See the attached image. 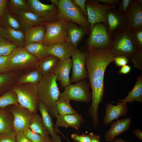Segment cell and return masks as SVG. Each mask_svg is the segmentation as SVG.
Instances as JSON below:
<instances>
[{"mask_svg": "<svg viewBox=\"0 0 142 142\" xmlns=\"http://www.w3.org/2000/svg\"><path fill=\"white\" fill-rule=\"evenodd\" d=\"M87 55L85 65L89 85L92 89V102L88 109L93 123L99 121L98 107L104 97V78L105 69L108 64L114 62L116 56L109 48L97 49L87 47Z\"/></svg>", "mask_w": 142, "mask_h": 142, "instance_id": "cell-1", "label": "cell"}, {"mask_svg": "<svg viewBox=\"0 0 142 142\" xmlns=\"http://www.w3.org/2000/svg\"><path fill=\"white\" fill-rule=\"evenodd\" d=\"M56 81V76L52 73L43 76L37 85L39 99L45 104L52 118L58 114L56 103L60 93Z\"/></svg>", "mask_w": 142, "mask_h": 142, "instance_id": "cell-2", "label": "cell"}, {"mask_svg": "<svg viewBox=\"0 0 142 142\" xmlns=\"http://www.w3.org/2000/svg\"><path fill=\"white\" fill-rule=\"evenodd\" d=\"M112 40L109 48L116 56H123L130 59L140 50L132 37L131 32L127 28L113 35Z\"/></svg>", "mask_w": 142, "mask_h": 142, "instance_id": "cell-3", "label": "cell"}, {"mask_svg": "<svg viewBox=\"0 0 142 142\" xmlns=\"http://www.w3.org/2000/svg\"><path fill=\"white\" fill-rule=\"evenodd\" d=\"M38 61L24 48L18 46L7 56L6 67L8 72H25L37 67Z\"/></svg>", "mask_w": 142, "mask_h": 142, "instance_id": "cell-4", "label": "cell"}, {"mask_svg": "<svg viewBox=\"0 0 142 142\" xmlns=\"http://www.w3.org/2000/svg\"><path fill=\"white\" fill-rule=\"evenodd\" d=\"M58 20L71 21L81 27L90 29L91 25L80 9L71 0H59L58 6Z\"/></svg>", "mask_w": 142, "mask_h": 142, "instance_id": "cell-5", "label": "cell"}, {"mask_svg": "<svg viewBox=\"0 0 142 142\" xmlns=\"http://www.w3.org/2000/svg\"><path fill=\"white\" fill-rule=\"evenodd\" d=\"M12 89L17 95L19 104L33 113L37 112L39 101L37 85L30 83L15 84Z\"/></svg>", "mask_w": 142, "mask_h": 142, "instance_id": "cell-6", "label": "cell"}, {"mask_svg": "<svg viewBox=\"0 0 142 142\" xmlns=\"http://www.w3.org/2000/svg\"><path fill=\"white\" fill-rule=\"evenodd\" d=\"M89 85V84L83 79L74 84H70L64 87V90L60 93L58 99L89 103L92 99Z\"/></svg>", "mask_w": 142, "mask_h": 142, "instance_id": "cell-7", "label": "cell"}, {"mask_svg": "<svg viewBox=\"0 0 142 142\" xmlns=\"http://www.w3.org/2000/svg\"><path fill=\"white\" fill-rule=\"evenodd\" d=\"M90 33L87 40L88 47L103 49L109 48L113 36L109 33L106 25L100 22L91 25Z\"/></svg>", "mask_w": 142, "mask_h": 142, "instance_id": "cell-8", "label": "cell"}, {"mask_svg": "<svg viewBox=\"0 0 142 142\" xmlns=\"http://www.w3.org/2000/svg\"><path fill=\"white\" fill-rule=\"evenodd\" d=\"M85 8L87 18L91 26L100 22L106 25V13L116 6L101 4L96 0H88L86 2Z\"/></svg>", "mask_w": 142, "mask_h": 142, "instance_id": "cell-9", "label": "cell"}, {"mask_svg": "<svg viewBox=\"0 0 142 142\" xmlns=\"http://www.w3.org/2000/svg\"><path fill=\"white\" fill-rule=\"evenodd\" d=\"M67 22L58 20L46 24V31L42 42L49 46L52 44L67 40L66 27Z\"/></svg>", "mask_w": 142, "mask_h": 142, "instance_id": "cell-10", "label": "cell"}, {"mask_svg": "<svg viewBox=\"0 0 142 142\" xmlns=\"http://www.w3.org/2000/svg\"><path fill=\"white\" fill-rule=\"evenodd\" d=\"M27 1L31 12L42 19L45 24L58 20V6L52 3L45 4L38 0H28Z\"/></svg>", "mask_w": 142, "mask_h": 142, "instance_id": "cell-11", "label": "cell"}, {"mask_svg": "<svg viewBox=\"0 0 142 142\" xmlns=\"http://www.w3.org/2000/svg\"><path fill=\"white\" fill-rule=\"evenodd\" d=\"M6 108L13 115L14 128L16 133L24 131L29 128L33 112L19 103L10 105Z\"/></svg>", "mask_w": 142, "mask_h": 142, "instance_id": "cell-12", "label": "cell"}, {"mask_svg": "<svg viewBox=\"0 0 142 142\" xmlns=\"http://www.w3.org/2000/svg\"><path fill=\"white\" fill-rule=\"evenodd\" d=\"M87 55V50L85 51L77 49L72 55V71L70 83L77 82L88 78L85 66Z\"/></svg>", "mask_w": 142, "mask_h": 142, "instance_id": "cell-13", "label": "cell"}, {"mask_svg": "<svg viewBox=\"0 0 142 142\" xmlns=\"http://www.w3.org/2000/svg\"><path fill=\"white\" fill-rule=\"evenodd\" d=\"M126 27L130 31L142 27V5L133 1L124 14Z\"/></svg>", "mask_w": 142, "mask_h": 142, "instance_id": "cell-14", "label": "cell"}, {"mask_svg": "<svg viewBox=\"0 0 142 142\" xmlns=\"http://www.w3.org/2000/svg\"><path fill=\"white\" fill-rule=\"evenodd\" d=\"M106 27L111 35L126 28L124 14L116 8L109 11L106 15Z\"/></svg>", "mask_w": 142, "mask_h": 142, "instance_id": "cell-15", "label": "cell"}, {"mask_svg": "<svg viewBox=\"0 0 142 142\" xmlns=\"http://www.w3.org/2000/svg\"><path fill=\"white\" fill-rule=\"evenodd\" d=\"M105 109V113L103 122L107 126L113 120H118L119 117L126 115L129 112L127 104L119 100L116 105L110 103H107Z\"/></svg>", "mask_w": 142, "mask_h": 142, "instance_id": "cell-16", "label": "cell"}, {"mask_svg": "<svg viewBox=\"0 0 142 142\" xmlns=\"http://www.w3.org/2000/svg\"><path fill=\"white\" fill-rule=\"evenodd\" d=\"M55 118L57 120L54 130L56 134L59 133L60 131L58 128L59 127L66 128L71 127L78 131L81 125L84 122L82 116L78 113L65 115L58 114Z\"/></svg>", "mask_w": 142, "mask_h": 142, "instance_id": "cell-17", "label": "cell"}, {"mask_svg": "<svg viewBox=\"0 0 142 142\" xmlns=\"http://www.w3.org/2000/svg\"><path fill=\"white\" fill-rule=\"evenodd\" d=\"M77 49L69 41L66 40L48 46V52L49 55L57 57L60 60H63L70 58Z\"/></svg>", "mask_w": 142, "mask_h": 142, "instance_id": "cell-18", "label": "cell"}, {"mask_svg": "<svg viewBox=\"0 0 142 142\" xmlns=\"http://www.w3.org/2000/svg\"><path fill=\"white\" fill-rule=\"evenodd\" d=\"M132 118L127 117L113 122L108 131L105 132L104 136L106 141L113 142L116 137L130 128Z\"/></svg>", "mask_w": 142, "mask_h": 142, "instance_id": "cell-19", "label": "cell"}, {"mask_svg": "<svg viewBox=\"0 0 142 142\" xmlns=\"http://www.w3.org/2000/svg\"><path fill=\"white\" fill-rule=\"evenodd\" d=\"M72 66V61L70 58L63 60H59L53 71L57 80L60 81L62 87L70 84L69 74Z\"/></svg>", "mask_w": 142, "mask_h": 142, "instance_id": "cell-20", "label": "cell"}, {"mask_svg": "<svg viewBox=\"0 0 142 142\" xmlns=\"http://www.w3.org/2000/svg\"><path fill=\"white\" fill-rule=\"evenodd\" d=\"M66 34L68 41L77 48L80 42L90 29L78 26L71 21H67Z\"/></svg>", "mask_w": 142, "mask_h": 142, "instance_id": "cell-21", "label": "cell"}, {"mask_svg": "<svg viewBox=\"0 0 142 142\" xmlns=\"http://www.w3.org/2000/svg\"><path fill=\"white\" fill-rule=\"evenodd\" d=\"M14 14L24 30L35 26L45 24L42 19L31 11H20Z\"/></svg>", "mask_w": 142, "mask_h": 142, "instance_id": "cell-22", "label": "cell"}, {"mask_svg": "<svg viewBox=\"0 0 142 142\" xmlns=\"http://www.w3.org/2000/svg\"><path fill=\"white\" fill-rule=\"evenodd\" d=\"M38 109L40 113L43 123L51 137L56 142H61L60 137L55 132L54 125L46 105L40 100L39 102Z\"/></svg>", "mask_w": 142, "mask_h": 142, "instance_id": "cell-23", "label": "cell"}, {"mask_svg": "<svg viewBox=\"0 0 142 142\" xmlns=\"http://www.w3.org/2000/svg\"><path fill=\"white\" fill-rule=\"evenodd\" d=\"M0 35L14 43L18 47L23 48L25 47V35L22 31L6 26H0Z\"/></svg>", "mask_w": 142, "mask_h": 142, "instance_id": "cell-24", "label": "cell"}, {"mask_svg": "<svg viewBox=\"0 0 142 142\" xmlns=\"http://www.w3.org/2000/svg\"><path fill=\"white\" fill-rule=\"evenodd\" d=\"M24 31L25 46L31 43L42 42L46 33V24L35 26Z\"/></svg>", "mask_w": 142, "mask_h": 142, "instance_id": "cell-25", "label": "cell"}, {"mask_svg": "<svg viewBox=\"0 0 142 142\" xmlns=\"http://www.w3.org/2000/svg\"><path fill=\"white\" fill-rule=\"evenodd\" d=\"M22 72L0 73V96L12 88Z\"/></svg>", "mask_w": 142, "mask_h": 142, "instance_id": "cell-26", "label": "cell"}, {"mask_svg": "<svg viewBox=\"0 0 142 142\" xmlns=\"http://www.w3.org/2000/svg\"><path fill=\"white\" fill-rule=\"evenodd\" d=\"M12 113L6 107L0 108V134L8 133L14 131Z\"/></svg>", "mask_w": 142, "mask_h": 142, "instance_id": "cell-27", "label": "cell"}, {"mask_svg": "<svg viewBox=\"0 0 142 142\" xmlns=\"http://www.w3.org/2000/svg\"><path fill=\"white\" fill-rule=\"evenodd\" d=\"M59 60L57 57L49 55L38 60L37 68L43 76L53 73Z\"/></svg>", "mask_w": 142, "mask_h": 142, "instance_id": "cell-28", "label": "cell"}, {"mask_svg": "<svg viewBox=\"0 0 142 142\" xmlns=\"http://www.w3.org/2000/svg\"><path fill=\"white\" fill-rule=\"evenodd\" d=\"M42 77L41 73L36 67L22 73L17 79L16 84L30 83L37 85Z\"/></svg>", "mask_w": 142, "mask_h": 142, "instance_id": "cell-29", "label": "cell"}, {"mask_svg": "<svg viewBox=\"0 0 142 142\" xmlns=\"http://www.w3.org/2000/svg\"><path fill=\"white\" fill-rule=\"evenodd\" d=\"M119 101L123 103H129L135 101L139 103L142 102V76L141 75L137 77L135 84L132 90L128 93L125 98Z\"/></svg>", "mask_w": 142, "mask_h": 142, "instance_id": "cell-30", "label": "cell"}, {"mask_svg": "<svg viewBox=\"0 0 142 142\" xmlns=\"http://www.w3.org/2000/svg\"><path fill=\"white\" fill-rule=\"evenodd\" d=\"M24 48L38 60L49 55L48 46L42 42L32 43L26 45Z\"/></svg>", "mask_w": 142, "mask_h": 142, "instance_id": "cell-31", "label": "cell"}, {"mask_svg": "<svg viewBox=\"0 0 142 142\" xmlns=\"http://www.w3.org/2000/svg\"><path fill=\"white\" fill-rule=\"evenodd\" d=\"M29 128L33 132L44 137L49 136V134L43 123L41 117L37 112L33 114L29 123Z\"/></svg>", "mask_w": 142, "mask_h": 142, "instance_id": "cell-32", "label": "cell"}, {"mask_svg": "<svg viewBox=\"0 0 142 142\" xmlns=\"http://www.w3.org/2000/svg\"><path fill=\"white\" fill-rule=\"evenodd\" d=\"M18 103L17 95L12 88L0 96V108Z\"/></svg>", "mask_w": 142, "mask_h": 142, "instance_id": "cell-33", "label": "cell"}, {"mask_svg": "<svg viewBox=\"0 0 142 142\" xmlns=\"http://www.w3.org/2000/svg\"><path fill=\"white\" fill-rule=\"evenodd\" d=\"M7 6L9 12L11 13L20 11H31L27 1L25 0H8Z\"/></svg>", "mask_w": 142, "mask_h": 142, "instance_id": "cell-34", "label": "cell"}, {"mask_svg": "<svg viewBox=\"0 0 142 142\" xmlns=\"http://www.w3.org/2000/svg\"><path fill=\"white\" fill-rule=\"evenodd\" d=\"M3 18L4 26L12 29L23 31V29L20 22L15 16L13 15L7 9Z\"/></svg>", "mask_w": 142, "mask_h": 142, "instance_id": "cell-35", "label": "cell"}, {"mask_svg": "<svg viewBox=\"0 0 142 142\" xmlns=\"http://www.w3.org/2000/svg\"><path fill=\"white\" fill-rule=\"evenodd\" d=\"M17 47L14 43L0 35V56L9 55Z\"/></svg>", "mask_w": 142, "mask_h": 142, "instance_id": "cell-36", "label": "cell"}, {"mask_svg": "<svg viewBox=\"0 0 142 142\" xmlns=\"http://www.w3.org/2000/svg\"><path fill=\"white\" fill-rule=\"evenodd\" d=\"M57 108L59 114L65 115L78 113L71 106L70 101L58 99L56 103Z\"/></svg>", "mask_w": 142, "mask_h": 142, "instance_id": "cell-37", "label": "cell"}, {"mask_svg": "<svg viewBox=\"0 0 142 142\" xmlns=\"http://www.w3.org/2000/svg\"><path fill=\"white\" fill-rule=\"evenodd\" d=\"M135 45L140 50H142V27L131 31Z\"/></svg>", "mask_w": 142, "mask_h": 142, "instance_id": "cell-38", "label": "cell"}, {"mask_svg": "<svg viewBox=\"0 0 142 142\" xmlns=\"http://www.w3.org/2000/svg\"><path fill=\"white\" fill-rule=\"evenodd\" d=\"M25 135L32 142H45L46 138L34 133L29 128L23 131Z\"/></svg>", "mask_w": 142, "mask_h": 142, "instance_id": "cell-39", "label": "cell"}, {"mask_svg": "<svg viewBox=\"0 0 142 142\" xmlns=\"http://www.w3.org/2000/svg\"><path fill=\"white\" fill-rule=\"evenodd\" d=\"M14 131L8 133L0 134V142H16Z\"/></svg>", "mask_w": 142, "mask_h": 142, "instance_id": "cell-40", "label": "cell"}, {"mask_svg": "<svg viewBox=\"0 0 142 142\" xmlns=\"http://www.w3.org/2000/svg\"><path fill=\"white\" fill-rule=\"evenodd\" d=\"M71 137L75 142H90V139L89 135L83 133L80 135L76 133L71 134Z\"/></svg>", "mask_w": 142, "mask_h": 142, "instance_id": "cell-41", "label": "cell"}, {"mask_svg": "<svg viewBox=\"0 0 142 142\" xmlns=\"http://www.w3.org/2000/svg\"><path fill=\"white\" fill-rule=\"evenodd\" d=\"M133 0H121L119 4L118 9L124 14L130 6Z\"/></svg>", "mask_w": 142, "mask_h": 142, "instance_id": "cell-42", "label": "cell"}, {"mask_svg": "<svg viewBox=\"0 0 142 142\" xmlns=\"http://www.w3.org/2000/svg\"><path fill=\"white\" fill-rule=\"evenodd\" d=\"M114 62L116 66L119 67H122L129 63V59L126 57L123 56H118L114 57Z\"/></svg>", "mask_w": 142, "mask_h": 142, "instance_id": "cell-43", "label": "cell"}, {"mask_svg": "<svg viewBox=\"0 0 142 142\" xmlns=\"http://www.w3.org/2000/svg\"><path fill=\"white\" fill-rule=\"evenodd\" d=\"M73 3L79 8L87 18V13L85 10V4L86 0H73Z\"/></svg>", "mask_w": 142, "mask_h": 142, "instance_id": "cell-44", "label": "cell"}, {"mask_svg": "<svg viewBox=\"0 0 142 142\" xmlns=\"http://www.w3.org/2000/svg\"><path fill=\"white\" fill-rule=\"evenodd\" d=\"M16 142H32L24 134L23 131L16 133Z\"/></svg>", "mask_w": 142, "mask_h": 142, "instance_id": "cell-45", "label": "cell"}, {"mask_svg": "<svg viewBox=\"0 0 142 142\" xmlns=\"http://www.w3.org/2000/svg\"><path fill=\"white\" fill-rule=\"evenodd\" d=\"M7 56H0V73L9 72L7 70L6 65Z\"/></svg>", "mask_w": 142, "mask_h": 142, "instance_id": "cell-46", "label": "cell"}, {"mask_svg": "<svg viewBox=\"0 0 142 142\" xmlns=\"http://www.w3.org/2000/svg\"><path fill=\"white\" fill-rule=\"evenodd\" d=\"M8 0H0V18H2L7 10Z\"/></svg>", "mask_w": 142, "mask_h": 142, "instance_id": "cell-47", "label": "cell"}, {"mask_svg": "<svg viewBox=\"0 0 142 142\" xmlns=\"http://www.w3.org/2000/svg\"><path fill=\"white\" fill-rule=\"evenodd\" d=\"M99 3H102L104 4L109 5L116 6L118 5L120 2V0H96Z\"/></svg>", "mask_w": 142, "mask_h": 142, "instance_id": "cell-48", "label": "cell"}, {"mask_svg": "<svg viewBox=\"0 0 142 142\" xmlns=\"http://www.w3.org/2000/svg\"><path fill=\"white\" fill-rule=\"evenodd\" d=\"M131 69L130 66L126 65L121 67L119 70V73L123 74H127L130 72Z\"/></svg>", "mask_w": 142, "mask_h": 142, "instance_id": "cell-49", "label": "cell"}, {"mask_svg": "<svg viewBox=\"0 0 142 142\" xmlns=\"http://www.w3.org/2000/svg\"><path fill=\"white\" fill-rule=\"evenodd\" d=\"M90 139V142H101L100 135H96L92 132L89 134Z\"/></svg>", "mask_w": 142, "mask_h": 142, "instance_id": "cell-50", "label": "cell"}, {"mask_svg": "<svg viewBox=\"0 0 142 142\" xmlns=\"http://www.w3.org/2000/svg\"><path fill=\"white\" fill-rule=\"evenodd\" d=\"M134 135L138 138L142 140V132L139 129H135L133 131Z\"/></svg>", "mask_w": 142, "mask_h": 142, "instance_id": "cell-51", "label": "cell"}, {"mask_svg": "<svg viewBox=\"0 0 142 142\" xmlns=\"http://www.w3.org/2000/svg\"><path fill=\"white\" fill-rule=\"evenodd\" d=\"M113 142H131L129 141H126L120 138L115 139Z\"/></svg>", "mask_w": 142, "mask_h": 142, "instance_id": "cell-52", "label": "cell"}, {"mask_svg": "<svg viewBox=\"0 0 142 142\" xmlns=\"http://www.w3.org/2000/svg\"><path fill=\"white\" fill-rule=\"evenodd\" d=\"M45 142H56L49 136L46 138Z\"/></svg>", "mask_w": 142, "mask_h": 142, "instance_id": "cell-53", "label": "cell"}, {"mask_svg": "<svg viewBox=\"0 0 142 142\" xmlns=\"http://www.w3.org/2000/svg\"><path fill=\"white\" fill-rule=\"evenodd\" d=\"M50 1L52 3L58 6L59 2V0H50Z\"/></svg>", "mask_w": 142, "mask_h": 142, "instance_id": "cell-54", "label": "cell"}, {"mask_svg": "<svg viewBox=\"0 0 142 142\" xmlns=\"http://www.w3.org/2000/svg\"><path fill=\"white\" fill-rule=\"evenodd\" d=\"M136 1L139 4L142 5V0H136Z\"/></svg>", "mask_w": 142, "mask_h": 142, "instance_id": "cell-55", "label": "cell"}, {"mask_svg": "<svg viewBox=\"0 0 142 142\" xmlns=\"http://www.w3.org/2000/svg\"><path fill=\"white\" fill-rule=\"evenodd\" d=\"M67 140L69 141V142H70L69 140L68 139Z\"/></svg>", "mask_w": 142, "mask_h": 142, "instance_id": "cell-56", "label": "cell"}, {"mask_svg": "<svg viewBox=\"0 0 142 142\" xmlns=\"http://www.w3.org/2000/svg\"><path fill=\"white\" fill-rule=\"evenodd\" d=\"M1 20H0V24H1Z\"/></svg>", "mask_w": 142, "mask_h": 142, "instance_id": "cell-57", "label": "cell"}]
</instances>
